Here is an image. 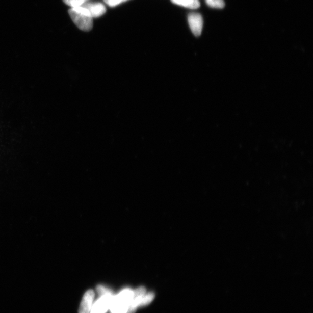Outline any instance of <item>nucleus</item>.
<instances>
[{
  "instance_id": "423d86ee",
  "label": "nucleus",
  "mask_w": 313,
  "mask_h": 313,
  "mask_svg": "<svg viewBox=\"0 0 313 313\" xmlns=\"http://www.w3.org/2000/svg\"><path fill=\"white\" fill-rule=\"evenodd\" d=\"M94 298V291L91 290L87 291L80 304L79 313H90Z\"/></svg>"
},
{
  "instance_id": "f8f14e48",
  "label": "nucleus",
  "mask_w": 313,
  "mask_h": 313,
  "mask_svg": "<svg viewBox=\"0 0 313 313\" xmlns=\"http://www.w3.org/2000/svg\"><path fill=\"white\" fill-rule=\"evenodd\" d=\"M127 1L128 0H103V2L111 7L117 6L120 5V4Z\"/></svg>"
},
{
  "instance_id": "1a4fd4ad",
  "label": "nucleus",
  "mask_w": 313,
  "mask_h": 313,
  "mask_svg": "<svg viewBox=\"0 0 313 313\" xmlns=\"http://www.w3.org/2000/svg\"><path fill=\"white\" fill-rule=\"evenodd\" d=\"M207 5L211 8L222 9L225 6L224 0H205Z\"/></svg>"
},
{
  "instance_id": "f03ea898",
  "label": "nucleus",
  "mask_w": 313,
  "mask_h": 313,
  "mask_svg": "<svg viewBox=\"0 0 313 313\" xmlns=\"http://www.w3.org/2000/svg\"><path fill=\"white\" fill-rule=\"evenodd\" d=\"M133 291L125 289L113 297L109 309L111 313H128L131 299L133 298Z\"/></svg>"
},
{
  "instance_id": "6e6552de",
  "label": "nucleus",
  "mask_w": 313,
  "mask_h": 313,
  "mask_svg": "<svg viewBox=\"0 0 313 313\" xmlns=\"http://www.w3.org/2000/svg\"><path fill=\"white\" fill-rule=\"evenodd\" d=\"M173 4L180 6L190 8V9H197L200 6L199 0H171Z\"/></svg>"
},
{
  "instance_id": "0eeeda50",
  "label": "nucleus",
  "mask_w": 313,
  "mask_h": 313,
  "mask_svg": "<svg viewBox=\"0 0 313 313\" xmlns=\"http://www.w3.org/2000/svg\"><path fill=\"white\" fill-rule=\"evenodd\" d=\"M146 294V289L144 287H139L133 291V298L129 304L128 313H134L137 308L140 306L141 301L144 295Z\"/></svg>"
},
{
  "instance_id": "ddd939ff",
  "label": "nucleus",
  "mask_w": 313,
  "mask_h": 313,
  "mask_svg": "<svg viewBox=\"0 0 313 313\" xmlns=\"http://www.w3.org/2000/svg\"><path fill=\"white\" fill-rule=\"evenodd\" d=\"M97 292H98L100 296L107 294L109 293H112V292L111 291H110L109 289H107V288H105L101 285H99L98 287H97Z\"/></svg>"
},
{
  "instance_id": "9d476101",
  "label": "nucleus",
  "mask_w": 313,
  "mask_h": 313,
  "mask_svg": "<svg viewBox=\"0 0 313 313\" xmlns=\"http://www.w3.org/2000/svg\"><path fill=\"white\" fill-rule=\"evenodd\" d=\"M66 5L71 7H76L81 6L84 3L89 1V0H63Z\"/></svg>"
},
{
  "instance_id": "f257e3e1",
  "label": "nucleus",
  "mask_w": 313,
  "mask_h": 313,
  "mask_svg": "<svg viewBox=\"0 0 313 313\" xmlns=\"http://www.w3.org/2000/svg\"><path fill=\"white\" fill-rule=\"evenodd\" d=\"M70 18L80 30L89 32L93 28V18L90 12L83 6L71 7L68 11Z\"/></svg>"
},
{
  "instance_id": "20e7f679",
  "label": "nucleus",
  "mask_w": 313,
  "mask_h": 313,
  "mask_svg": "<svg viewBox=\"0 0 313 313\" xmlns=\"http://www.w3.org/2000/svg\"><path fill=\"white\" fill-rule=\"evenodd\" d=\"M188 22L193 35L196 37L200 36L204 24L201 15L195 12L190 13L188 16Z\"/></svg>"
},
{
  "instance_id": "9b49d317",
  "label": "nucleus",
  "mask_w": 313,
  "mask_h": 313,
  "mask_svg": "<svg viewBox=\"0 0 313 313\" xmlns=\"http://www.w3.org/2000/svg\"><path fill=\"white\" fill-rule=\"evenodd\" d=\"M154 298V294L153 293H150L147 294V295H144V297L142 298L140 306H145L147 305V304H150Z\"/></svg>"
},
{
  "instance_id": "39448f33",
  "label": "nucleus",
  "mask_w": 313,
  "mask_h": 313,
  "mask_svg": "<svg viewBox=\"0 0 313 313\" xmlns=\"http://www.w3.org/2000/svg\"><path fill=\"white\" fill-rule=\"evenodd\" d=\"M82 6L87 8L90 12L92 18H99L107 12V8L104 4L99 2H87Z\"/></svg>"
},
{
  "instance_id": "7ed1b4c3",
  "label": "nucleus",
  "mask_w": 313,
  "mask_h": 313,
  "mask_svg": "<svg viewBox=\"0 0 313 313\" xmlns=\"http://www.w3.org/2000/svg\"><path fill=\"white\" fill-rule=\"evenodd\" d=\"M114 296L109 293L100 296L96 302L93 304L90 313H106L111 307Z\"/></svg>"
}]
</instances>
